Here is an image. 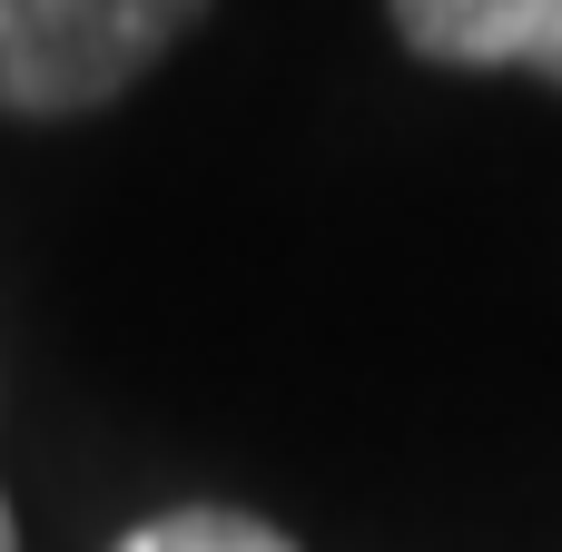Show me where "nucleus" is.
<instances>
[{
	"label": "nucleus",
	"instance_id": "obj_3",
	"mask_svg": "<svg viewBox=\"0 0 562 552\" xmlns=\"http://www.w3.org/2000/svg\"><path fill=\"white\" fill-rule=\"evenodd\" d=\"M109 552H306V543L277 533L267 514H247V504H168V514L128 523Z\"/></svg>",
	"mask_w": 562,
	"mask_h": 552
},
{
	"label": "nucleus",
	"instance_id": "obj_2",
	"mask_svg": "<svg viewBox=\"0 0 562 552\" xmlns=\"http://www.w3.org/2000/svg\"><path fill=\"white\" fill-rule=\"evenodd\" d=\"M385 20L435 69H514L562 89V0H385Z\"/></svg>",
	"mask_w": 562,
	"mask_h": 552
},
{
	"label": "nucleus",
	"instance_id": "obj_4",
	"mask_svg": "<svg viewBox=\"0 0 562 552\" xmlns=\"http://www.w3.org/2000/svg\"><path fill=\"white\" fill-rule=\"evenodd\" d=\"M0 552H20V523H10V494H0Z\"/></svg>",
	"mask_w": 562,
	"mask_h": 552
},
{
	"label": "nucleus",
	"instance_id": "obj_1",
	"mask_svg": "<svg viewBox=\"0 0 562 552\" xmlns=\"http://www.w3.org/2000/svg\"><path fill=\"white\" fill-rule=\"evenodd\" d=\"M207 0H0V109L10 119H89L119 109Z\"/></svg>",
	"mask_w": 562,
	"mask_h": 552
}]
</instances>
